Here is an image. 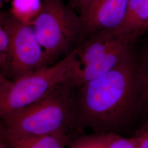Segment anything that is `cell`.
<instances>
[{
  "label": "cell",
  "mask_w": 148,
  "mask_h": 148,
  "mask_svg": "<svg viewBox=\"0 0 148 148\" xmlns=\"http://www.w3.org/2000/svg\"><path fill=\"white\" fill-rule=\"evenodd\" d=\"M1 1V4H2V3H3V2H8L9 1H10V0H0Z\"/></svg>",
  "instance_id": "obj_18"
},
{
  "label": "cell",
  "mask_w": 148,
  "mask_h": 148,
  "mask_svg": "<svg viewBox=\"0 0 148 148\" xmlns=\"http://www.w3.org/2000/svg\"><path fill=\"white\" fill-rule=\"evenodd\" d=\"M141 138L138 148H148V122L140 130Z\"/></svg>",
  "instance_id": "obj_15"
},
{
  "label": "cell",
  "mask_w": 148,
  "mask_h": 148,
  "mask_svg": "<svg viewBox=\"0 0 148 148\" xmlns=\"http://www.w3.org/2000/svg\"><path fill=\"white\" fill-rule=\"evenodd\" d=\"M148 30V0H129L124 21L116 31L136 39Z\"/></svg>",
  "instance_id": "obj_9"
},
{
  "label": "cell",
  "mask_w": 148,
  "mask_h": 148,
  "mask_svg": "<svg viewBox=\"0 0 148 148\" xmlns=\"http://www.w3.org/2000/svg\"><path fill=\"white\" fill-rule=\"evenodd\" d=\"M72 86L61 83L42 98L1 119V126L33 136H58L74 142L79 137L71 103Z\"/></svg>",
  "instance_id": "obj_2"
},
{
  "label": "cell",
  "mask_w": 148,
  "mask_h": 148,
  "mask_svg": "<svg viewBox=\"0 0 148 148\" xmlns=\"http://www.w3.org/2000/svg\"><path fill=\"white\" fill-rule=\"evenodd\" d=\"M136 39L115 30H103L87 35L74 50L72 73L82 85L106 74L132 52Z\"/></svg>",
  "instance_id": "obj_5"
},
{
  "label": "cell",
  "mask_w": 148,
  "mask_h": 148,
  "mask_svg": "<svg viewBox=\"0 0 148 148\" xmlns=\"http://www.w3.org/2000/svg\"><path fill=\"white\" fill-rule=\"evenodd\" d=\"M67 148H95L90 136H81L74 142L70 144Z\"/></svg>",
  "instance_id": "obj_14"
},
{
  "label": "cell",
  "mask_w": 148,
  "mask_h": 148,
  "mask_svg": "<svg viewBox=\"0 0 148 148\" xmlns=\"http://www.w3.org/2000/svg\"><path fill=\"white\" fill-rule=\"evenodd\" d=\"M43 0H11V14L19 21L31 24L42 7Z\"/></svg>",
  "instance_id": "obj_11"
},
{
  "label": "cell",
  "mask_w": 148,
  "mask_h": 148,
  "mask_svg": "<svg viewBox=\"0 0 148 148\" xmlns=\"http://www.w3.org/2000/svg\"><path fill=\"white\" fill-rule=\"evenodd\" d=\"M136 76L139 103L148 110V45L139 63L136 64Z\"/></svg>",
  "instance_id": "obj_12"
},
{
  "label": "cell",
  "mask_w": 148,
  "mask_h": 148,
  "mask_svg": "<svg viewBox=\"0 0 148 148\" xmlns=\"http://www.w3.org/2000/svg\"><path fill=\"white\" fill-rule=\"evenodd\" d=\"M129 0H90L79 11L85 36L116 30L124 21Z\"/></svg>",
  "instance_id": "obj_7"
},
{
  "label": "cell",
  "mask_w": 148,
  "mask_h": 148,
  "mask_svg": "<svg viewBox=\"0 0 148 148\" xmlns=\"http://www.w3.org/2000/svg\"><path fill=\"white\" fill-rule=\"evenodd\" d=\"M0 148H7L5 147V145L3 144V143H2V142H0Z\"/></svg>",
  "instance_id": "obj_17"
},
{
  "label": "cell",
  "mask_w": 148,
  "mask_h": 148,
  "mask_svg": "<svg viewBox=\"0 0 148 148\" xmlns=\"http://www.w3.org/2000/svg\"><path fill=\"white\" fill-rule=\"evenodd\" d=\"M95 148H138L140 131L133 137L123 138L114 132L97 133L90 136Z\"/></svg>",
  "instance_id": "obj_10"
},
{
  "label": "cell",
  "mask_w": 148,
  "mask_h": 148,
  "mask_svg": "<svg viewBox=\"0 0 148 148\" xmlns=\"http://www.w3.org/2000/svg\"><path fill=\"white\" fill-rule=\"evenodd\" d=\"M90 0H68L70 5L73 8L77 9L79 11Z\"/></svg>",
  "instance_id": "obj_16"
},
{
  "label": "cell",
  "mask_w": 148,
  "mask_h": 148,
  "mask_svg": "<svg viewBox=\"0 0 148 148\" xmlns=\"http://www.w3.org/2000/svg\"><path fill=\"white\" fill-rule=\"evenodd\" d=\"M75 63L74 51L58 63L16 80L0 75L1 119L40 99L59 84L69 82Z\"/></svg>",
  "instance_id": "obj_4"
},
{
  "label": "cell",
  "mask_w": 148,
  "mask_h": 148,
  "mask_svg": "<svg viewBox=\"0 0 148 148\" xmlns=\"http://www.w3.org/2000/svg\"><path fill=\"white\" fill-rule=\"evenodd\" d=\"M0 23L10 40L8 70L3 76L16 80L52 65L31 24L19 21L10 12H1Z\"/></svg>",
  "instance_id": "obj_6"
},
{
  "label": "cell",
  "mask_w": 148,
  "mask_h": 148,
  "mask_svg": "<svg viewBox=\"0 0 148 148\" xmlns=\"http://www.w3.org/2000/svg\"><path fill=\"white\" fill-rule=\"evenodd\" d=\"M136 68L132 53L106 74L72 87L73 109L81 130L114 132L130 121L139 103Z\"/></svg>",
  "instance_id": "obj_1"
},
{
  "label": "cell",
  "mask_w": 148,
  "mask_h": 148,
  "mask_svg": "<svg viewBox=\"0 0 148 148\" xmlns=\"http://www.w3.org/2000/svg\"><path fill=\"white\" fill-rule=\"evenodd\" d=\"M31 25L52 64L72 53L85 37L79 16L63 0H43L42 9Z\"/></svg>",
  "instance_id": "obj_3"
},
{
  "label": "cell",
  "mask_w": 148,
  "mask_h": 148,
  "mask_svg": "<svg viewBox=\"0 0 148 148\" xmlns=\"http://www.w3.org/2000/svg\"><path fill=\"white\" fill-rule=\"evenodd\" d=\"M10 53V40L7 32L0 25V65L1 75L5 76L7 70Z\"/></svg>",
  "instance_id": "obj_13"
},
{
  "label": "cell",
  "mask_w": 148,
  "mask_h": 148,
  "mask_svg": "<svg viewBox=\"0 0 148 148\" xmlns=\"http://www.w3.org/2000/svg\"><path fill=\"white\" fill-rule=\"evenodd\" d=\"M0 142L7 148H65L73 142L58 136H33L10 130L1 125Z\"/></svg>",
  "instance_id": "obj_8"
}]
</instances>
